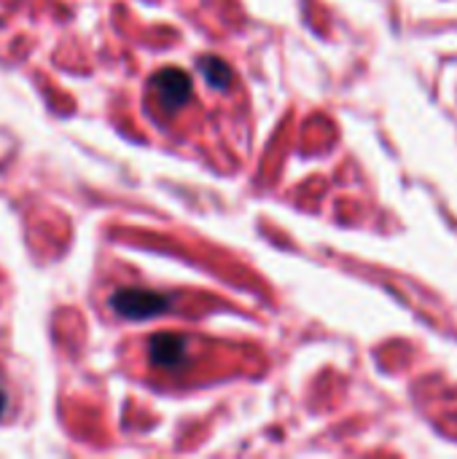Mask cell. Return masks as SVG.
Returning <instances> with one entry per match:
<instances>
[{"label": "cell", "instance_id": "cell-1", "mask_svg": "<svg viewBox=\"0 0 457 459\" xmlns=\"http://www.w3.org/2000/svg\"><path fill=\"white\" fill-rule=\"evenodd\" d=\"M110 309L124 320H151L170 309V296L143 288H121L110 296Z\"/></svg>", "mask_w": 457, "mask_h": 459}, {"label": "cell", "instance_id": "cell-2", "mask_svg": "<svg viewBox=\"0 0 457 459\" xmlns=\"http://www.w3.org/2000/svg\"><path fill=\"white\" fill-rule=\"evenodd\" d=\"M151 86H154L159 102H162L167 110L183 108V105L189 102V97H191V78H189L183 70H172V67L159 70V73L154 75Z\"/></svg>", "mask_w": 457, "mask_h": 459}, {"label": "cell", "instance_id": "cell-3", "mask_svg": "<svg viewBox=\"0 0 457 459\" xmlns=\"http://www.w3.org/2000/svg\"><path fill=\"white\" fill-rule=\"evenodd\" d=\"M151 363L164 371H175L189 358V342L180 333H156L148 344Z\"/></svg>", "mask_w": 457, "mask_h": 459}, {"label": "cell", "instance_id": "cell-4", "mask_svg": "<svg viewBox=\"0 0 457 459\" xmlns=\"http://www.w3.org/2000/svg\"><path fill=\"white\" fill-rule=\"evenodd\" d=\"M199 70L205 73V78L215 89H226L232 83V67L224 59H218V56H202L199 59Z\"/></svg>", "mask_w": 457, "mask_h": 459}, {"label": "cell", "instance_id": "cell-5", "mask_svg": "<svg viewBox=\"0 0 457 459\" xmlns=\"http://www.w3.org/2000/svg\"><path fill=\"white\" fill-rule=\"evenodd\" d=\"M3 411H5V393L0 390V414H3Z\"/></svg>", "mask_w": 457, "mask_h": 459}]
</instances>
